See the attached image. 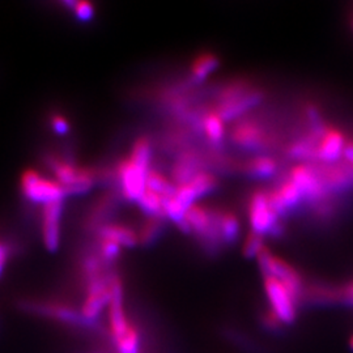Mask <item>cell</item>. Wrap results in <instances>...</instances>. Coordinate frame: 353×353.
Listing matches in <instances>:
<instances>
[{"instance_id": "obj_20", "label": "cell", "mask_w": 353, "mask_h": 353, "mask_svg": "<svg viewBox=\"0 0 353 353\" xmlns=\"http://www.w3.org/2000/svg\"><path fill=\"white\" fill-rule=\"evenodd\" d=\"M141 211L150 217H163L165 219L164 208H163V196L153 192L151 190H145L138 201Z\"/></svg>"}, {"instance_id": "obj_27", "label": "cell", "mask_w": 353, "mask_h": 353, "mask_svg": "<svg viewBox=\"0 0 353 353\" xmlns=\"http://www.w3.org/2000/svg\"><path fill=\"white\" fill-rule=\"evenodd\" d=\"M51 128L58 135H67L70 132V122L61 114H54L50 118Z\"/></svg>"}, {"instance_id": "obj_15", "label": "cell", "mask_w": 353, "mask_h": 353, "mask_svg": "<svg viewBox=\"0 0 353 353\" xmlns=\"http://www.w3.org/2000/svg\"><path fill=\"white\" fill-rule=\"evenodd\" d=\"M246 170L255 178H271L278 172V161L270 156H256L248 161Z\"/></svg>"}, {"instance_id": "obj_25", "label": "cell", "mask_w": 353, "mask_h": 353, "mask_svg": "<svg viewBox=\"0 0 353 353\" xmlns=\"http://www.w3.org/2000/svg\"><path fill=\"white\" fill-rule=\"evenodd\" d=\"M121 245H118L117 242L110 240L100 241V256H101L103 263H113L119 254H121Z\"/></svg>"}, {"instance_id": "obj_23", "label": "cell", "mask_w": 353, "mask_h": 353, "mask_svg": "<svg viewBox=\"0 0 353 353\" xmlns=\"http://www.w3.org/2000/svg\"><path fill=\"white\" fill-rule=\"evenodd\" d=\"M163 217H150V220L140 230L139 242L143 245H150L159 237L163 230Z\"/></svg>"}, {"instance_id": "obj_11", "label": "cell", "mask_w": 353, "mask_h": 353, "mask_svg": "<svg viewBox=\"0 0 353 353\" xmlns=\"http://www.w3.org/2000/svg\"><path fill=\"white\" fill-rule=\"evenodd\" d=\"M34 309L38 313L58 319L61 322H65L68 325L81 326V327L90 328L92 326L81 316V313L76 312L72 307L61 305V303H34Z\"/></svg>"}, {"instance_id": "obj_3", "label": "cell", "mask_w": 353, "mask_h": 353, "mask_svg": "<svg viewBox=\"0 0 353 353\" xmlns=\"http://www.w3.org/2000/svg\"><path fill=\"white\" fill-rule=\"evenodd\" d=\"M21 191L28 201L42 205L64 201V196L67 195L57 181L45 178L32 169L26 170L21 176Z\"/></svg>"}, {"instance_id": "obj_17", "label": "cell", "mask_w": 353, "mask_h": 353, "mask_svg": "<svg viewBox=\"0 0 353 353\" xmlns=\"http://www.w3.org/2000/svg\"><path fill=\"white\" fill-rule=\"evenodd\" d=\"M219 229L221 242L232 245L240 236V221L237 216L232 212H220Z\"/></svg>"}, {"instance_id": "obj_13", "label": "cell", "mask_w": 353, "mask_h": 353, "mask_svg": "<svg viewBox=\"0 0 353 353\" xmlns=\"http://www.w3.org/2000/svg\"><path fill=\"white\" fill-rule=\"evenodd\" d=\"M101 240H110L117 242L123 248H134L139 243V236L126 225L121 224H106L99 229Z\"/></svg>"}, {"instance_id": "obj_7", "label": "cell", "mask_w": 353, "mask_h": 353, "mask_svg": "<svg viewBox=\"0 0 353 353\" xmlns=\"http://www.w3.org/2000/svg\"><path fill=\"white\" fill-rule=\"evenodd\" d=\"M150 172H145L138 168L130 159L122 160L118 168L117 174L121 185V191L127 201L138 202L141 195L147 190V176Z\"/></svg>"}, {"instance_id": "obj_21", "label": "cell", "mask_w": 353, "mask_h": 353, "mask_svg": "<svg viewBox=\"0 0 353 353\" xmlns=\"http://www.w3.org/2000/svg\"><path fill=\"white\" fill-rule=\"evenodd\" d=\"M114 344L118 353H140L141 339L139 331L134 326H131L123 336L114 341Z\"/></svg>"}, {"instance_id": "obj_16", "label": "cell", "mask_w": 353, "mask_h": 353, "mask_svg": "<svg viewBox=\"0 0 353 353\" xmlns=\"http://www.w3.org/2000/svg\"><path fill=\"white\" fill-rule=\"evenodd\" d=\"M217 57L211 52H203L198 55L191 64V75L195 81H202L219 67Z\"/></svg>"}, {"instance_id": "obj_12", "label": "cell", "mask_w": 353, "mask_h": 353, "mask_svg": "<svg viewBox=\"0 0 353 353\" xmlns=\"http://www.w3.org/2000/svg\"><path fill=\"white\" fill-rule=\"evenodd\" d=\"M201 168H202V161L195 154L185 153L182 157H179V160L173 166V170H172L173 183L176 188L189 183L194 176L203 172Z\"/></svg>"}, {"instance_id": "obj_10", "label": "cell", "mask_w": 353, "mask_h": 353, "mask_svg": "<svg viewBox=\"0 0 353 353\" xmlns=\"http://www.w3.org/2000/svg\"><path fill=\"white\" fill-rule=\"evenodd\" d=\"M345 138L338 128L326 127L316 148V160L321 164H336L344 156Z\"/></svg>"}, {"instance_id": "obj_30", "label": "cell", "mask_w": 353, "mask_h": 353, "mask_svg": "<svg viewBox=\"0 0 353 353\" xmlns=\"http://www.w3.org/2000/svg\"><path fill=\"white\" fill-rule=\"evenodd\" d=\"M344 159L347 160V163L353 166V141L347 143L345 150H344Z\"/></svg>"}, {"instance_id": "obj_1", "label": "cell", "mask_w": 353, "mask_h": 353, "mask_svg": "<svg viewBox=\"0 0 353 353\" xmlns=\"http://www.w3.org/2000/svg\"><path fill=\"white\" fill-rule=\"evenodd\" d=\"M263 94L258 89L250 88L243 83L227 85L219 96V105L214 110L223 121L232 119L248 112L254 105L259 103Z\"/></svg>"}, {"instance_id": "obj_2", "label": "cell", "mask_w": 353, "mask_h": 353, "mask_svg": "<svg viewBox=\"0 0 353 353\" xmlns=\"http://www.w3.org/2000/svg\"><path fill=\"white\" fill-rule=\"evenodd\" d=\"M258 263L263 276L278 279L290 290L292 297L299 303L303 296V283L300 274L285 261L275 256L267 248L258 255Z\"/></svg>"}, {"instance_id": "obj_31", "label": "cell", "mask_w": 353, "mask_h": 353, "mask_svg": "<svg viewBox=\"0 0 353 353\" xmlns=\"http://www.w3.org/2000/svg\"><path fill=\"white\" fill-rule=\"evenodd\" d=\"M344 296H347V297L351 300V303H353V284L348 290L344 292Z\"/></svg>"}, {"instance_id": "obj_22", "label": "cell", "mask_w": 353, "mask_h": 353, "mask_svg": "<svg viewBox=\"0 0 353 353\" xmlns=\"http://www.w3.org/2000/svg\"><path fill=\"white\" fill-rule=\"evenodd\" d=\"M189 183L194 191L196 192L198 198H202L217 188V178L214 174L203 170L194 176Z\"/></svg>"}, {"instance_id": "obj_32", "label": "cell", "mask_w": 353, "mask_h": 353, "mask_svg": "<svg viewBox=\"0 0 353 353\" xmlns=\"http://www.w3.org/2000/svg\"><path fill=\"white\" fill-rule=\"evenodd\" d=\"M350 347H351V350L353 351V335L351 336V339H350Z\"/></svg>"}, {"instance_id": "obj_8", "label": "cell", "mask_w": 353, "mask_h": 353, "mask_svg": "<svg viewBox=\"0 0 353 353\" xmlns=\"http://www.w3.org/2000/svg\"><path fill=\"white\" fill-rule=\"evenodd\" d=\"M63 212V201L48 203L42 210V240L49 252H57L61 243V221Z\"/></svg>"}, {"instance_id": "obj_9", "label": "cell", "mask_w": 353, "mask_h": 353, "mask_svg": "<svg viewBox=\"0 0 353 353\" xmlns=\"http://www.w3.org/2000/svg\"><path fill=\"white\" fill-rule=\"evenodd\" d=\"M232 140L241 148L250 151L263 150L270 144L265 130L252 119H242L233 127Z\"/></svg>"}, {"instance_id": "obj_24", "label": "cell", "mask_w": 353, "mask_h": 353, "mask_svg": "<svg viewBox=\"0 0 353 353\" xmlns=\"http://www.w3.org/2000/svg\"><path fill=\"white\" fill-rule=\"evenodd\" d=\"M265 248L263 236L256 234L250 230L249 234L246 236V240L243 242L242 252L246 258H258V255L263 252Z\"/></svg>"}, {"instance_id": "obj_28", "label": "cell", "mask_w": 353, "mask_h": 353, "mask_svg": "<svg viewBox=\"0 0 353 353\" xmlns=\"http://www.w3.org/2000/svg\"><path fill=\"white\" fill-rule=\"evenodd\" d=\"M262 323L271 332H280L283 327H284V325L280 322L278 316H275L271 310H268L267 313L263 314V316H262Z\"/></svg>"}, {"instance_id": "obj_14", "label": "cell", "mask_w": 353, "mask_h": 353, "mask_svg": "<svg viewBox=\"0 0 353 353\" xmlns=\"http://www.w3.org/2000/svg\"><path fill=\"white\" fill-rule=\"evenodd\" d=\"M202 130L207 140L214 145L223 143L225 130L224 121L216 112H207L202 117Z\"/></svg>"}, {"instance_id": "obj_26", "label": "cell", "mask_w": 353, "mask_h": 353, "mask_svg": "<svg viewBox=\"0 0 353 353\" xmlns=\"http://www.w3.org/2000/svg\"><path fill=\"white\" fill-rule=\"evenodd\" d=\"M74 13H75L77 20L87 23L93 19L94 8H93L92 3H89V1H76L75 6H74Z\"/></svg>"}, {"instance_id": "obj_4", "label": "cell", "mask_w": 353, "mask_h": 353, "mask_svg": "<svg viewBox=\"0 0 353 353\" xmlns=\"http://www.w3.org/2000/svg\"><path fill=\"white\" fill-rule=\"evenodd\" d=\"M55 174V181L63 188L65 194H83L94 183V173L89 169L76 168L75 165L59 160L57 157L49 160Z\"/></svg>"}, {"instance_id": "obj_29", "label": "cell", "mask_w": 353, "mask_h": 353, "mask_svg": "<svg viewBox=\"0 0 353 353\" xmlns=\"http://www.w3.org/2000/svg\"><path fill=\"white\" fill-rule=\"evenodd\" d=\"M8 255H10V248L4 242L0 241V275L4 271V267H6V263H7Z\"/></svg>"}, {"instance_id": "obj_19", "label": "cell", "mask_w": 353, "mask_h": 353, "mask_svg": "<svg viewBox=\"0 0 353 353\" xmlns=\"http://www.w3.org/2000/svg\"><path fill=\"white\" fill-rule=\"evenodd\" d=\"M147 189L159 194L163 198H169V196H174L176 186L172 181H169L166 176H163L160 172L151 169L147 176Z\"/></svg>"}, {"instance_id": "obj_5", "label": "cell", "mask_w": 353, "mask_h": 353, "mask_svg": "<svg viewBox=\"0 0 353 353\" xmlns=\"http://www.w3.org/2000/svg\"><path fill=\"white\" fill-rule=\"evenodd\" d=\"M265 292L271 307L270 310L278 316L284 326L293 325L297 318V303L292 297L290 290H287L278 279L265 276Z\"/></svg>"}, {"instance_id": "obj_6", "label": "cell", "mask_w": 353, "mask_h": 353, "mask_svg": "<svg viewBox=\"0 0 353 353\" xmlns=\"http://www.w3.org/2000/svg\"><path fill=\"white\" fill-rule=\"evenodd\" d=\"M249 220L252 232L265 236L270 234L272 228L279 223V217L272 211L268 192L265 190H256L249 201Z\"/></svg>"}, {"instance_id": "obj_18", "label": "cell", "mask_w": 353, "mask_h": 353, "mask_svg": "<svg viewBox=\"0 0 353 353\" xmlns=\"http://www.w3.org/2000/svg\"><path fill=\"white\" fill-rule=\"evenodd\" d=\"M128 159L140 169L150 172L152 159V147L150 139L145 137H140L139 139L134 143V147L131 150V154Z\"/></svg>"}]
</instances>
